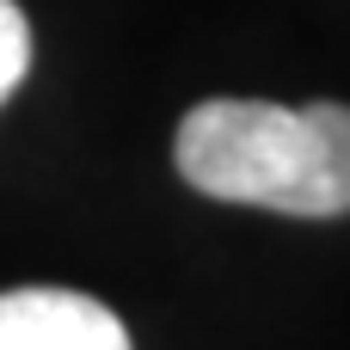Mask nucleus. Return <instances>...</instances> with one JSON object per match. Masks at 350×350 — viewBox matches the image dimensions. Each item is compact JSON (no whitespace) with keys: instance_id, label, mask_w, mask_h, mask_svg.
Returning a JSON list of instances; mask_svg holds the SVG:
<instances>
[{"instance_id":"1","label":"nucleus","mask_w":350,"mask_h":350,"mask_svg":"<svg viewBox=\"0 0 350 350\" xmlns=\"http://www.w3.org/2000/svg\"><path fill=\"white\" fill-rule=\"evenodd\" d=\"M172 160L191 191L277 215H350V105L209 98L178 123Z\"/></svg>"},{"instance_id":"3","label":"nucleus","mask_w":350,"mask_h":350,"mask_svg":"<svg viewBox=\"0 0 350 350\" xmlns=\"http://www.w3.org/2000/svg\"><path fill=\"white\" fill-rule=\"evenodd\" d=\"M25 68H31V25H25V12L12 0H0V105L25 80Z\"/></svg>"},{"instance_id":"2","label":"nucleus","mask_w":350,"mask_h":350,"mask_svg":"<svg viewBox=\"0 0 350 350\" xmlns=\"http://www.w3.org/2000/svg\"><path fill=\"white\" fill-rule=\"evenodd\" d=\"M0 350H129L123 320L74 289H6Z\"/></svg>"}]
</instances>
